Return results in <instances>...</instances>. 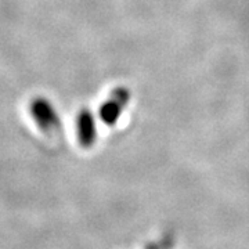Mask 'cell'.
<instances>
[{"label": "cell", "mask_w": 249, "mask_h": 249, "mask_svg": "<svg viewBox=\"0 0 249 249\" xmlns=\"http://www.w3.org/2000/svg\"><path fill=\"white\" fill-rule=\"evenodd\" d=\"M132 98L130 90L124 86H118L109 93L108 98L98 108V116L103 121V124L107 126H114L121 119L124 108L127 107L129 101Z\"/></svg>", "instance_id": "6da1fadb"}, {"label": "cell", "mask_w": 249, "mask_h": 249, "mask_svg": "<svg viewBox=\"0 0 249 249\" xmlns=\"http://www.w3.org/2000/svg\"><path fill=\"white\" fill-rule=\"evenodd\" d=\"M29 114L43 133H53L61 126L58 112L45 97H36L29 103Z\"/></svg>", "instance_id": "7a4b0ae2"}, {"label": "cell", "mask_w": 249, "mask_h": 249, "mask_svg": "<svg viewBox=\"0 0 249 249\" xmlns=\"http://www.w3.org/2000/svg\"><path fill=\"white\" fill-rule=\"evenodd\" d=\"M76 137L83 148H90L97 140V124L96 116L89 108H82L75 119Z\"/></svg>", "instance_id": "3957f363"}]
</instances>
